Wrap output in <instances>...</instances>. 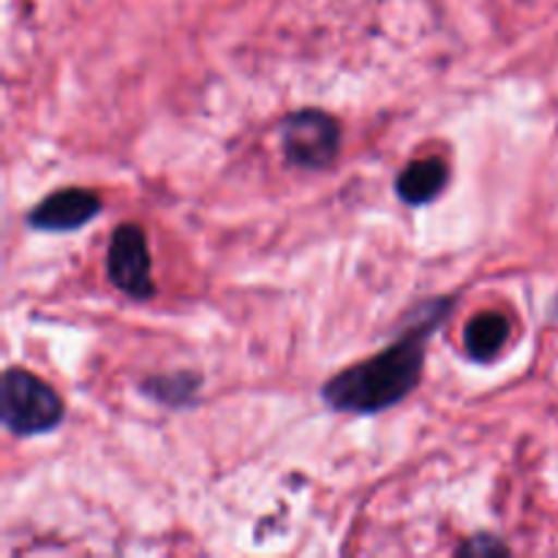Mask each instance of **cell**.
<instances>
[{"label": "cell", "instance_id": "6da1fadb", "mask_svg": "<svg viewBox=\"0 0 558 558\" xmlns=\"http://www.w3.org/2000/svg\"><path fill=\"white\" fill-rule=\"evenodd\" d=\"M452 308L456 300L450 298H436L420 305L396 343L371 360L341 371L322 387L327 407L349 414H379L412 396L423 379L428 338L445 325Z\"/></svg>", "mask_w": 558, "mask_h": 558}, {"label": "cell", "instance_id": "7a4b0ae2", "mask_svg": "<svg viewBox=\"0 0 558 558\" xmlns=\"http://www.w3.org/2000/svg\"><path fill=\"white\" fill-rule=\"evenodd\" d=\"M65 407L58 392L25 368H5L0 381V420L14 436H38L58 428Z\"/></svg>", "mask_w": 558, "mask_h": 558}, {"label": "cell", "instance_id": "3957f363", "mask_svg": "<svg viewBox=\"0 0 558 558\" xmlns=\"http://www.w3.org/2000/svg\"><path fill=\"white\" fill-rule=\"evenodd\" d=\"M283 156L292 167L327 169L341 150V125L325 109H298L281 125Z\"/></svg>", "mask_w": 558, "mask_h": 558}, {"label": "cell", "instance_id": "277c9868", "mask_svg": "<svg viewBox=\"0 0 558 558\" xmlns=\"http://www.w3.org/2000/svg\"><path fill=\"white\" fill-rule=\"evenodd\" d=\"M107 276L114 287L134 300H150L156 283L150 276V248L142 227L120 223L107 248Z\"/></svg>", "mask_w": 558, "mask_h": 558}, {"label": "cell", "instance_id": "5b68a950", "mask_svg": "<svg viewBox=\"0 0 558 558\" xmlns=\"http://www.w3.org/2000/svg\"><path fill=\"white\" fill-rule=\"evenodd\" d=\"M101 213V196L87 189H60L38 202L27 223L38 232H74Z\"/></svg>", "mask_w": 558, "mask_h": 558}, {"label": "cell", "instance_id": "8992f818", "mask_svg": "<svg viewBox=\"0 0 558 558\" xmlns=\"http://www.w3.org/2000/svg\"><path fill=\"white\" fill-rule=\"evenodd\" d=\"M450 183V169L441 158H417V161L409 163L396 180V194L401 196V202L412 207L430 205L436 196H441V191Z\"/></svg>", "mask_w": 558, "mask_h": 558}, {"label": "cell", "instance_id": "52a82bcc", "mask_svg": "<svg viewBox=\"0 0 558 558\" xmlns=\"http://www.w3.org/2000/svg\"><path fill=\"white\" fill-rule=\"evenodd\" d=\"M507 341H510V319L499 311H483L463 330L466 354L477 363H490V360L499 357Z\"/></svg>", "mask_w": 558, "mask_h": 558}, {"label": "cell", "instance_id": "ba28073f", "mask_svg": "<svg viewBox=\"0 0 558 558\" xmlns=\"http://www.w3.org/2000/svg\"><path fill=\"white\" fill-rule=\"evenodd\" d=\"M145 390L161 403H167V407H183V403H191V398L199 390V376L189 374V371H178V374L158 376V379L145 381Z\"/></svg>", "mask_w": 558, "mask_h": 558}, {"label": "cell", "instance_id": "9c48e42d", "mask_svg": "<svg viewBox=\"0 0 558 558\" xmlns=\"http://www.w3.org/2000/svg\"><path fill=\"white\" fill-rule=\"evenodd\" d=\"M461 554H507V545L494 537H474L461 545Z\"/></svg>", "mask_w": 558, "mask_h": 558}]
</instances>
